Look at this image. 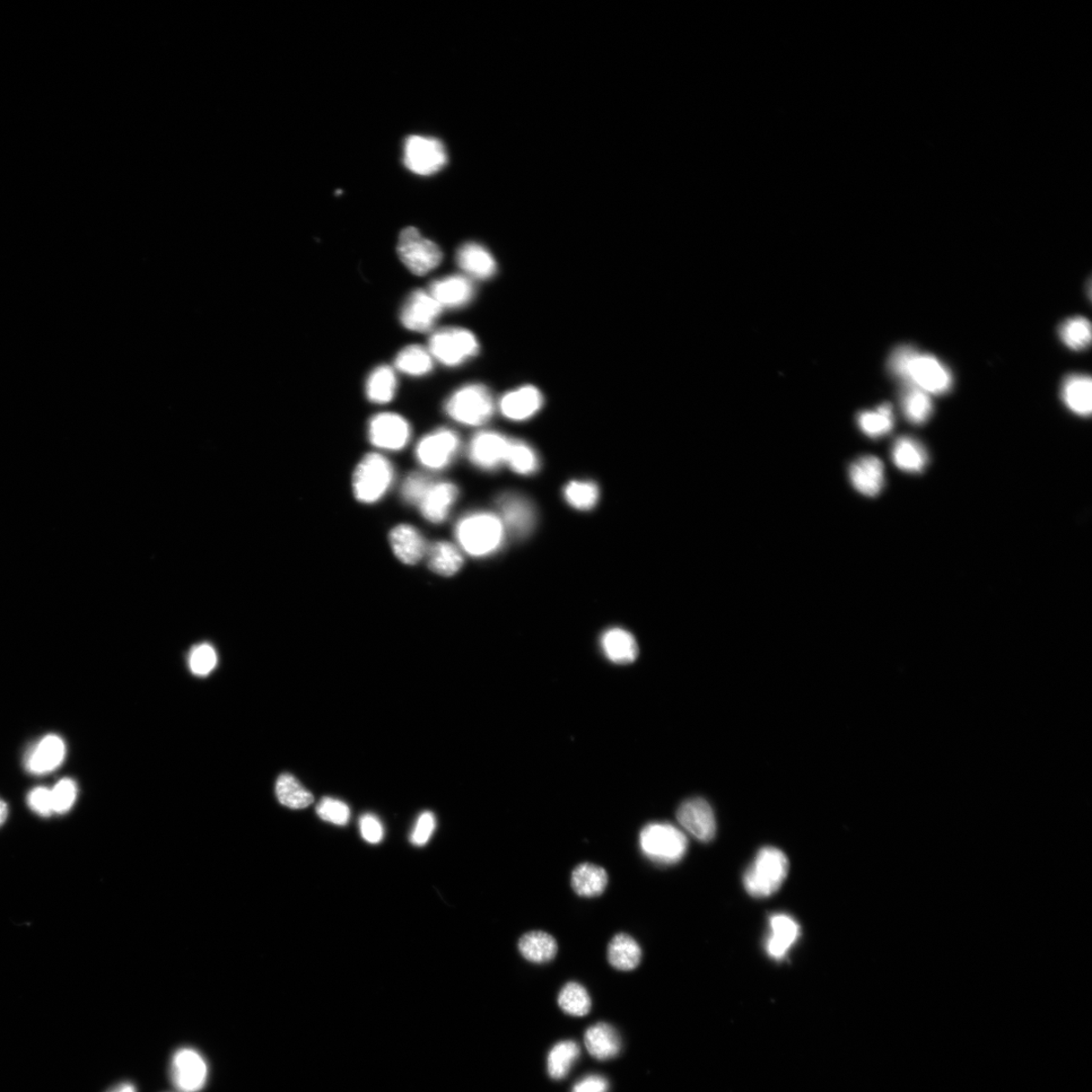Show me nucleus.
<instances>
[{"mask_svg":"<svg viewBox=\"0 0 1092 1092\" xmlns=\"http://www.w3.org/2000/svg\"><path fill=\"white\" fill-rule=\"evenodd\" d=\"M888 368L904 386L920 389L929 395L946 394L953 386V377L945 364L910 345L899 346L891 353Z\"/></svg>","mask_w":1092,"mask_h":1092,"instance_id":"f257e3e1","label":"nucleus"},{"mask_svg":"<svg viewBox=\"0 0 1092 1092\" xmlns=\"http://www.w3.org/2000/svg\"><path fill=\"white\" fill-rule=\"evenodd\" d=\"M505 527L500 517L492 513H475L462 519L456 535L459 545L473 556H486L503 544Z\"/></svg>","mask_w":1092,"mask_h":1092,"instance_id":"f03ea898","label":"nucleus"},{"mask_svg":"<svg viewBox=\"0 0 1092 1092\" xmlns=\"http://www.w3.org/2000/svg\"><path fill=\"white\" fill-rule=\"evenodd\" d=\"M788 871L789 861L781 850L773 846L764 847L745 874L747 893L757 898L773 895L784 884Z\"/></svg>","mask_w":1092,"mask_h":1092,"instance_id":"7ed1b4c3","label":"nucleus"},{"mask_svg":"<svg viewBox=\"0 0 1092 1092\" xmlns=\"http://www.w3.org/2000/svg\"><path fill=\"white\" fill-rule=\"evenodd\" d=\"M641 850L646 858L660 865H674L684 858L688 840L682 831L668 823L646 825L640 835Z\"/></svg>","mask_w":1092,"mask_h":1092,"instance_id":"20e7f679","label":"nucleus"},{"mask_svg":"<svg viewBox=\"0 0 1092 1092\" xmlns=\"http://www.w3.org/2000/svg\"><path fill=\"white\" fill-rule=\"evenodd\" d=\"M448 414L454 420L469 425H483L492 418L495 411L491 391L483 384L470 383L454 391L447 401Z\"/></svg>","mask_w":1092,"mask_h":1092,"instance_id":"39448f33","label":"nucleus"},{"mask_svg":"<svg viewBox=\"0 0 1092 1092\" xmlns=\"http://www.w3.org/2000/svg\"><path fill=\"white\" fill-rule=\"evenodd\" d=\"M428 349L436 361L453 368L475 357L478 353L479 344L473 332L447 327L434 332Z\"/></svg>","mask_w":1092,"mask_h":1092,"instance_id":"423d86ee","label":"nucleus"},{"mask_svg":"<svg viewBox=\"0 0 1092 1092\" xmlns=\"http://www.w3.org/2000/svg\"><path fill=\"white\" fill-rule=\"evenodd\" d=\"M398 255L411 273L425 275L439 267L443 259L442 250L415 227H407L398 240Z\"/></svg>","mask_w":1092,"mask_h":1092,"instance_id":"0eeeda50","label":"nucleus"},{"mask_svg":"<svg viewBox=\"0 0 1092 1092\" xmlns=\"http://www.w3.org/2000/svg\"><path fill=\"white\" fill-rule=\"evenodd\" d=\"M394 471L386 459L369 454L355 471L353 488L357 499L364 503L378 501L387 492Z\"/></svg>","mask_w":1092,"mask_h":1092,"instance_id":"6e6552de","label":"nucleus"},{"mask_svg":"<svg viewBox=\"0 0 1092 1092\" xmlns=\"http://www.w3.org/2000/svg\"><path fill=\"white\" fill-rule=\"evenodd\" d=\"M448 163V153L439 139L410 136L404 144V164L417 176L428 177L440 171Z\"/></svg>","mask_w":1092,"mask_h":1092,"instance_id":"1a4fd4ad","label":"nucleus"},{"mask_svg":"<svg viewBox=\"0 0 1092 1092\" xmlns=\"http://www.w3.org/2000/svg\"><path fill=\"white\" fill-rule=\"evenodd\" d=\"M499 509L505 529L518 538L531 535L536 526L537 515L535 504L521 494L507 493L500 497Z\"/></svg>","mask_w":1092,"mask_h":1092,"instance_id":"9d476101","label":"nucleus"},{"mask_svg":"<svg viewBox=\"0 0 1092 1092\" xmlns=\"http://www.w3.org/2000/svg\"><path fill=\"white\" fill-rule=\"evenodd\" d=\"M442 310L430 292L418 290L411 293L401 305L400 320L410 331L428 332L434 327Z\"/></svg>","mask_w":1092,"mask_h":1092,"instance_id":"9b49d317","label":"nucleus"},{"mask_svg":"<svg viewBox=\"0 0 1092 1092\" xmlns=\"http://www.w3.org/2000/svg\"><path fill=\"white\" fill-rule=\"evenodd\" d=\"M171 1073L174 1085L181 1092H198L205 1086L208 1066L199 1053L185 1048L174 1055Z\"/></svg>","mask_w":1092,"mask_h":1092,"instance_id":"f8f14e48","label":"nucleus"},{"mask_svg":"<svg viewBox=\"0 0 1092 1092\" xmlns=\"http://www.w3.org/2000/svg\"><path fill=\"white\" fill-rule=\"evenodd\" d=\"M679 824L701 842H710L716 833V823L710 803L702 798L684 801L677 811Z\"/></svg>","mask_w":1092,"mask_h":1092,"instance_id":"ddd939ff","label":"nucleus"},{"mask_svg":"<svg viewBox=\"0 0 1092 1092\" xmlns=\"http://www.w3.org/2000/svg\"><path fill=\"white\" fill-rule=\"evenodd\" d=\"M369 433L375 447L399 450L406 447L409 441L410 426L400 415L382 413L372 419Z\"/></svg>","mask_w":1092,"mask_h":1092,"instance_id":"4468645a","label":"nucleus"},{"mask_svg":"<svg viewBox=\"0 0 1092 1092\" xmlns=\"http://www.w3.org/2000/svg\"><path fill=\"white\" fill-rule=\"evenodd\" d=\"M459 447L458 435L450 430H442L426 436L418 444L416 454L418 460L424 467L439 469L449 464Z\"/></svg>","mask_w":1092,"mask_h":1092,"instance_id":"2eb2a0df","label":"nucleus"},{"mask_svg":"<svg viewBox=\"0 0 1092 1092\" xmlns=\"http://www.w3.org/2000/svg\"><path fill=\"white\" fill-rule=\"evenodd\" d=\"M511 439L501 433H478L469 447V458L478 468L496 469L506 464Z\"/></svg>","mask_w":1092,"mask_h":1092,"instance_id":"dca6fc26","label":"nucleus"},{"mask_svg":"<svg viewBox=\"0 0 1092 1092\" xmlns=\"http://www.w3.org/2000/svg\"><path fill=\"white\" fill-rule=\"evenodd\" d=\"M428 292L442 309H459L474 300L476 288L469 277L456 275L436 279Z\"/></svg>","mask_w":1092,"mask_h":1092,"instance_id":"f3484780","label":"nucleus"},{"mask_svg":"<svg viewBox=\"0 0 1092 1092\" xmlns=\"http://www.w3.org/2000/svg\"><path fill=\"white\" fill-rule=\"evenodd\" d=\"M545 403L544 395L535 386L510 391L500 401L501 413L512 421H526L536 415Z\"/></svg>","mask_w":1092,"mask_h":1092,"instance_id":"a211bd4d","label":"nucleus"},{"mask_svg":"<svg viewBox=\"0 0 1092 1092\" xmlns=\"http://www.w3.org/2000/svg\"><path fill=\"white\" fill-rule=\"evenodd\" d=\"M457 262L468 277L479 279V281L492 278L498 269L492 253L475 242H468L459 248Z\"/></svg>","mask_w":1092,"mask_h":1092,"instance_id":"6ab92c4d","label":"nucleus"},{"mask_svg":"<svg viewBox=\"0 0 1092 1092\" xmlns=\"http://www.w3.org/2000/svg\"><path fill=\"white\" fill-rule=\"evenodd\" d=\"M65 744L63 739L49 735L39 741L25 759V768L34 775H46L54 771L65 758Z\"/></svg>","mask_w":1092,"mask_h":1092,"instance_id":"aec40b11","label":"nucleus"},{"mask_svg":"<svg viewBox=\"0 0 1092 1092\" xmlns=\"http://www.w3.org/2000/svg\"><path fill=\"white\" fill-rule=\"evenodd\" d=\"M850 480L860 494L876 497L884 487V466L876 457L860 458L850 468Z\"/></svg>","mask_w":1092,"mask_h":1092,"instance_id":"412c9836","label":"nucleus"},{"mask_svg":"<svg viewBox=\"0 0 1092 1092\" xmlns=\"http://www.w3.org/2000/svg\"><path fill=\"white\" fill-rule=\"evenodd\" d=\"M458 494L457 487L452 484L432 482L418 505L427 520L440 523L448 517Z\"/></svg>","mask_w":1092,"mask_h":1092,"instance_id":"4be33fe9","label":"nucleus"},{"mask_svg":"<svg viewBox=\"0 0 1092 1092\" xmlns=\"http://www.w3.org/2000/svg\"><path fill=\"white\" fill-rule=\"evenodd\" d=\"M600 643L606 658L619 665L633 662L639 655L634 636L623 628L608 629L602 634Z\"/></svg>","mask_w":1092,"mask_h":1092,"instance_id":"5701e85b","label":"nucleus"},{"mask_svg":"<svg viewBox=\"0 0 1092 1092\" xmlns=\"http://www.w3.org/2000/svg\"><path fill=\"white\" fill-rule=\"evenodd\" d=\"M771 934L767 942L768 954L783 959L800 936V928L791 916L776 914L770 920Z\"/></svg>","mask_w":1092,"mask_h":1092,"instance_id":"b1692460","label":"nucleus"},{"mask_svg":"<svg viewBox=\"0 0 1092 1092\" xmlns=\"http://www.w3.org/2000/svg\"><path fill=\"white\" fill-rule=\"evenodd\" d=\"M585 1045L597 1060L613 1059L622 1050V1041L616 1029L605 1023L594 1025L587 1029Z\"/></svg>","mask_w":1092,"mask_h":1092,"instance_id":"393cba45","label":"nucleus"},{"mask_svg":"<svg viewBox=\"0 0 1092 1092\" xmlns=\"http://www.w3.org/2000/svg\"><path fill=\"white\" fill-rule=\"evenodd\" d=\"M1061 397L1073 413L1089 416L1092 411L1091 379L1085 374L1069 375L1062 384Z\"/></svg>","mask_w":1092,"mask_h":1092,"instance_id":"a878e982","label":"nucleus"},{"mask_svg":"<svg viewBox=\"0 0 1092 1092\" xmlns=\"http://www.w3.org/2000/svg\"><path fill=\"white\" fill-rule=\"evenodd\" d=\"M891 458L899 469L912 474L922 473L929 462L928 452L923 445L908 436H903L894 442Z\"/></svg>","mask_w":1092,"mask_h":1092,"instance_id":"bb28decb","label":"nucleus"},{"mask_svg":"<svg viewBox=\"0 0 1092 1092\" xmlns=\"http://www.w3.org/2000/svg\"><path fill=\"white\" fill-rule=\"evenodd\" d=\"M390 540L399 560L404 564L415 565L426 553L423 537L412 527H397L391 532Z\"/></svg>","mask_w":1092,"mask_h":1092,"instance_id":"cd10ccee","label":"nucleus"},{"mask_svg":"<svg viewBox=\"0 0 1092 1092\" xmlns=\"http://www.w3.org/2000/svg\"><path fill=\"white\" fill-rule=\"evenodd\" d=\"M608 884V874L604 868L591 863L576 866L572 874V887L582 897H597L604 893Z\"/></svg>","mask_w":1092,"mask_h":1092,"instance_id":"c85d7f7f","label":"nucleus"},{"mask_svg":"<svg viewBox=\"0 0 1092 1092\" xmlns=\"http://www.w3.org/2000/svg\"><path fill=\"white\" fill-rule=\"evenodd\" d=\"M518 949L529 962L545 964L550 962L557 953V942L549 933L533 931L523 934Z\"/></svg>","mask_w":1092,"mask_h":1092,"instance_id":"c756f323","label":"nucleus"},{"mask_svg":"<svg viewBox=\"0 0 1092 1092\" xmlns=\"http://www.w3.org/2000/svg\"><path fill=\"white\" fill-rule=\"evenodd\" d=\"M608 960L619 971H632L641 963L642 949L639 942L626 933L616 934L609 943Z\"/></svg>","mask_w":1092,"mask_h":1092,"instance_id":"7c9ffc66","label":"nucleus"},{"mask_svg":"<svg viewBox=\"0 0 1092 1092\" xmlns=\"http://www.w3.org/2000/svg\"><path fill=\"white\" fill-rule=\"evenodd\" d=\"M398 381L395 371L388 365H380L369 375L365 383L366 396L375 404H387L394 399Z\"/></svg>","mask_w":1092,"mask_h":1092,"instance_id":"2f4dec72","label":"nucleus"},{"mask_svg":"<svg viewBox=\"0 0 1092 1092\" xmlns=\"http://www.w3.org/2000/svg\"><path fill=\"white\" fill-rule=\"evenodd\" d=\"M396 368L411 377H423L433 369V357L430 349L421 345H410L401 349L395 361Z\"/></svg>","mask_w":1092,"mask_h":1092,"instance_id":"473e14b6","label":"nucleus"},{"mask_svg":"<svg viewBox=\"0 0 1092 1092\" xmlns=\"http://www.w3.org/2000/svg\"><path fill=\"white\" fill-rule=\"evenodd\" d=\"M902 407L907 420L914 425L927 422L933 414V401L927 392L911 386H904Z\"/></svg>","mask_w":1092,"mask_h":1092,"instance_id":"72a5a7b5","label":"nucleus"},{"mask_svg":"<svg viewBox=\"0 0 1092 1092\" xmlns=\"http://www.w3.org/2000/svg\"><path fill=\"white\" fill-rule=\"evenodd\" d=\"M858 425L862 432L871 439L889 434L894 427L893 406L884 404L875 410L864 411L858 415Z\"/></svg>","mask_w":1092,"mask_h":1092,"instance_id":"f704fd0d","label":"nucleus"},{"mask_svg":"<svg viewBox=\"0 0 1092 1092\" xmlns=\"http://www.w3.org/2000/svg\"><path fill=\"white\" fill-rule=\"evenodd\" d=\"M276 797L283 806L292 809H303L312 805L313 795L291 774L279 776L275 786Z\"/></svg>","mask_w":1092,"mask_h":1092,"instance_id":"c9c22d12","label":"nucleus"},{"mask_svg":"<svg viewBox=\"0 0 1092 1092\" xmlns=\"http://www.w3.org/2000/svg\"><path fill=\"white\" fill-rule=\"evenodd\" d=\"M581 1049L574 1041H564L556 1044L550 1050L547 1058L549 1077L560 1080L567 1076L573 1065L579 1059Z\"/></svg>","mask_w":1092,"mask_h":1092,"instance_id":"e433bc0d","label":"nucleus"},{"mask_svg":"<svg viewBox=\"0 0 1092 1092\" xmlns=\"http://www.w3.org/2000/svg\"><path fill=\"white\" fill-rule=\"evenodd\" d=\"M506 465L522 476L536 474L540 468L538 454L526 441L511 440Z\"/></svg>","mask_w":1092,"mask_h":1092,"instance_id":"4c0bfd02","label":"nucleus"},{"mask_svg":"<svg viewBox=\"0 0 1092 1092\" xmlns=\"http://www.w3.org/2000/svg\"><path fill=\"white\" fill-rule=\"evenodd\" d=\"M564 495L573 508L588 511L597 505L600 491L598 486L590 480H573L565 486Z\"/></svg>","mask_w":1092,"mask_h":1092,"instance_id":"58836bf2","label":"nucleus"},{"mask_svg":"<svg viewBox=\"0 0 1092 1092\" xmlns=\"http://www.w3.org/2000/svg\"><path fill=\"white\" fill-rule=\"evenodd\" d=\"M558 1006L574 1017L588 1015L591 1010V999L588 991L579 983L569 982L564 986L558 995Z\"/></svg>","mask_w":1092,"mask_h":1092,"instance_id":"ea45409f","label":"nucleus"},{"mask_svg":"<svg viewBox=\"0 0 1092 1092\" xmlns=\"http://www.w3.org/2000/svg\"><path fill=\"white\" fill-rule=\"evenodd\" d=\"M461 565L462 556L456 546L439 543L430 548V566L436 574L452 575L459 571Z\"/></svg>","mask_w":1092,"mask_h":1092,"instance_id":"a19ab883","label":"nucleus"},{"mask_svg":"<svg viewBox=\"0 0 1092 1092\" xmlns=\"http://www.w3.org/2000/svg\"><path fill=\"white\" fill-rule=\"evenodd\" d=\"M1059 335L1066 346L1073 351H1082L1091 343L1090 322L1085 317L1066 320L1059 328Z\"/></svg>","mask_w":1092,"mask_h":1092,"instance_id":"79ce46f5","label":"nucleus"},{"mask_svg":"<svg viewBox=\"0 0 1092 1092\" xmlns=\"http://www.w3.org/2000/svg\"><path fill=\"white\" fill-rule=\"evenodd\" d=\"M217 662V652L208 643H200L191 650L188 665L192 674L206 677L211 674Z\"/></svg>","mask_w":1092,"mask_h":1092,"instance_id":"37998d69","label":"nucleus"},{"mask_svg":"<svg viewBox=\"0 0 1092 1092\" xmlns=\"http://www.w3.org/2000/svg\"><path fill=\"white\" fill-rule=\"evenodd\" d=\"M53 812L64 815L72 808L77 797L76 783L69 778L60 780L51 790Z\"/></svg>","mask_w":1092,"mask_h":1092,"instance_id":"c03bdc74","label":"nucleus"},{"mask_svg":"<svg viewBox=\"0 0 1092 1092\" xmlns=\"http://www.w3.org/2000/svg\"><path fill=\"white\" fill-rule=\"evenodd\" d=\"M317 815L327 823L345 826L351 818V809L342 800L324 797L317 807Z\"/></svg>","mask_w":1092,"mask_h":1092,"instance_id":"a18cd8bd","label":"nucleus"},{"mask_svg":"<svg viewBox=\"0 0 1092 1092\" xmlns=\"http://www.w3.org/2000/svg\"><path fill=\"white\" fill-rule=\"evenodd\" d=\"M436 827V820L432 812L425 811L419 817L414 831L411 835V843L417 846H423L430 842Z\"/></svg>","mask_w":1092,"mask_h":1092,"instance_id":"49530a36","label":"nucleus"},{"mask_svg":"<svg viewBox=\"0 0 1092 1092\" xmlns=\"http://www.w3.org/2000/svg\"><path fill=\"white\" fill-rule=\"evenodd\" d=\"M431 484L432 480L422 475L414 474L410 476L403 487L405 499L410 503L418 505Z\"/></svg>","mask_w":1092,"mask_h":1092,"instance_id":"de8ad7c7","label":"nucleus"},{"mask_svg":"<svg viewBox=\"0 0 1092 1092\" xmlns=\"http://www.w3.org/2000/svg\"><path fill=\"white\" fill-rule=\"evenodd\" d=\"M28 803L31 809L36 812L37 815L48 817L53 812L52 806L51 790L45 788H37L33 789L28 795Z\"/></svg>","mask_w":1092,"mask_h":1092,"instance_id":"09e8293b","label":"nucleus"},{"mask_svg":"<svg viewBox=\"0 0 1092 1092\" xmlns=\"http://www.w3.org/2000/svg\"><path fill=\"white\" fill-rule=\"evenodd\" d=\"M361 833L364 840L370 844H379L383 838V827L381 821L372 815H365L360 821Z\"/></svg>","mask_w":1092,"mask_h":1092,"instance_id":"8fccbe9b","label":"nucleus"},{"mask_svg":"<svg viewBox=\"0 0 1092 1092\" xmlns=\"http://www.w3.org/2000/svg\"><path fill=\"white\" fill-rule=\"evenodd\" d=\"M607 1079L599 1076H589L580 1080L573 1088V1092H607Z\"/></svg>","mask_w":1092,"mask_h":1092,"instance_id":"3c124183","label":"nucleus"},{"mask_svg":"<svg viewBox=\"0 0 1092 1092\" xmlns=\"http://www.w3.org/2000/svg\"><path fill=\"white\" fill-rule=\"evenodd\" d=\"M7 816H8L7 805L2 798H0V826H2L5 823Z\"/></svg>","mask_w":1092,"mask_h":1092,"instance_id":"603ef678","label":"nucleus"},{"mask_svg":"<svg viewBox=\"0 0 1092 1092\" xmlns=\"http://www.w3.org/2000/svg\"><path fill=\"white\" fill-rule=\"evenodd\" d=\"M111 1092H136V1088L132 1085H130V1083H124V1085L113 1088Z\"/></svg>","mask_w":1092,"mask_h":1092,"instance_id":"864d4df0","label":"nucleus"}]
</instances>
